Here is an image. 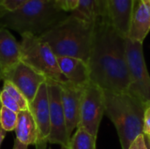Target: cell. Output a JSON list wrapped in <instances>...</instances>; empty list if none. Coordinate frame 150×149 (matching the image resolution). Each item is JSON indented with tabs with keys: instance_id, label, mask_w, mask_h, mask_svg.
Wrapping results in <instances>:
<instances>
[{
	"instance_id": "1f68e13d",
	"label": "cell",
	"mask_w": 150,
	"mask_h": 149,
	"mask_svg": "<svg viewBox=\"0 0 150 149\" xmlns=\"http://www.w3.org/2000/svg\"><path fill=\"white\" fill-rule=\"evenodd\" d=\"M48 149H50V148H48ZM60 149H69V148H65V147H61Z\"/></svg>"
},
{
	"instance_id": "e0dca14e",
	"label": "cell",
	"mask_w": 150,
	"mask_h": 149,
	"mask_svg": "<svg viewBox=\"0 0 150 149\" xmlns=\"http://www.w3.org/2000/svg\"><path fill=\"white\" fill-rule=\"evenodd\" d=\"M103 10H105L103 0H79L77 8L71 13L89 22H94L96 17L104 11Z\"/></svg>"
},
{
	"instance_id": "f1b7e54d",
	"label": "cell",
	"mask_w": 150,
	"mask_h": 149,
	"mask_svg": "<svg viewBox=\"0 0 150 149\" xmlns=\"http://www.w3.org/2000/svg\"><path fill=\"white\" fill-rule=\"evenodd\" d=\"M47 143H38L35 147L36 149H47Z\"/></svg>"
},
{
	"instance_id": "277c9868",
	"label": "cell",
	"mask_w": 150,
	"mask_h": 149,
	"mask_svg": "<svg viewBox=\"0 0 150 149\" xmlns=\"http://www.w3.org/2000/svg\"><path fill=\"white\" fill-rule=\"evenodd\" d=\"M94 22H89L73 13L40 37L48 44L57 57L68 56L88 61Z\"/></svg>"
},
{
	"instance_id": "ffe728a7",
	"label": "cell",
	"mask_w": 150,
	"mask_h": 149,
	"mask_svg": "<svg viewBox=\"0 0 150 149\" xmlns=\"http://www.w3.org/2000/svg\"><path fill=\"white\" fill-rule=\"evenodd\" d=\"M2 89L6 90L8 94L17 102L21 111H26L29 110V102L25 98V97L20 92V90L11 82L4 80L3 82Z\"/></svg>"
},
{
	"instance_id": "f546056e",
	"label": "cell",
	"mask_w": 150,
	"mask_h": 149,
	"mask_svg": "<svg viewBox=\"0 0 150 149\" xmlns=\"http://www.w3.org/2000/svg\"><path fill=\"white\" fill-rule=\"evenodd\" d=\"M4 81V74H3V71L0 68V83Z\"/></svg>"
},
{
	"instance_id": "5bb4252c",
	"label": "cell",
	"mask_w": 150,
	"mask_h": 149,
	"mask_svg": "<svg viewBox=\"0 0 150 149\" xmlns=\"http://www.w3.org/2000/svg\"><path fill=\"white\" fill-rule=\"evenodd\" d=\"M21 61L20 44L7 28L0 29V68L4 76Z\"/></svg>"
},
{
	"instance_id": "9a60e30c",
	"label": "cell",
	"mask_w": 150,
	"mask_h": 149,
	"mask_svg": "<svg viewBox=\"0 0 150 149\" xmlns=\"http://www.w3.org/2000/svg\"><path fill=\"white\" fill-rule=\"evenodd\" d=\"M57 61L65 79L79 87H85L91 82V74L88 63L81 59L61 56Z\"/></svg>"
},
{
	"instance_id": "7a4b0ae2",
	"label": "cell",
	"mask_w": 150,
	"mask_h": 149,
	"mask_svg": "<svg viewBox=\"0 0 150 149\" xmlns=\"http://www.w3.org/2000/svg\"><path fill=\"white\" fill-rule=\"evenodd\" d=\"M69 15L55 0H31L13 11H4L0 21L3 27L20 35L40 36Z\"/></svg>"
},
{
	"instance_id": "cb8c5ba5",
	"label": "cell",
	"mask_w": 150,
	"mask_h": 149,
	"mask_svg": "<svg viewBox=\"0 0 150 149\" xmlns=\"http://www.w3.org/2000/svg\"><path fill=\"white\" fill-rule=\"evenodd\" d=\"M128 149H148L147 145H146V141H145V138H144V134L142 133V134L139 135L134 141V142L130 145Z\"/></svg>"
},
{
	"instance_id": "7402d4cb",
	"label": "cell",
	"mask_w": 150,
	"mask_h": 149,
	"mask_svg": "<svg viewBox=\"0 0 150 149\" xmlns=\"http://www.w3.org/2000/svg\"><path fill=\"white\" fill-rule=\"evenodd\" d=\"M31 0H0V4L6 11H13Z\"/></svg>"
},
{
	"instance_id": "9c48e42d",
	"label": "cell",
	"mask_w": 150,
	"mask_h": 149,
	"mask_svg": "<svg viewBox=\"0 0 150 149\" xmlns=\"http://www.w3.org/2000/svg\"><path fill=\"white\" fill-rule=\"evenodd\" d=\"M4 80L14 84L30 104L35 97L40 85L47 81V78L27 64L20 61L4 76Z\"/></svg>"
},
{
	"instance_id": "30bf717a",
	"label": "cell",
	"mask_w": 150,
	"mask_h": 149,
	"mask_svg": "<svg viewBox=\"0 0 150 149\" xmlns=\"http://www.w3.org/2000/svg\"><path fill=\"white\" fill-rule=\"evenodd\" d=\"M62 103L64 111L67 133L70 139L78 126L80 118V105L84 87L76 86L68 81L61 83Z\"/></svg>"
},
{
	"instance_id": "8fae6325",
	"label": "cell",
	"mask_w": 150,
	"mask_h": 149,
	"mask_svg": "<svg viewBox=\"0 0 150 149\" xmlns=\"http://www.w3.org/2000/svg\"><path fill=\"white\" fill-rule=\"evenodd\" d=\"M31 112L39 133L38 143H48L50 134V108L47 81L40 85L33 100L29 104Z\"/></svg>"
},
{
	"instance_id": "603a6c76",
	"label": "cell",
	"mask_w": 150,
	"mask_h": 149,
	"mask_svg": "<svg viewBox=\"0 0 150 149\" xmlns=\"http://www.w3.org/2000/svg\"><path fill=\"white\" fill-rule=\"evenodd\" d=\"M79 0H60L59 5L68 12H73L78 6Z\"/></svg>"
},
{
	"instance_id": "2e32d148",
	"label": "cell",
	"mask_w": 150,
	"mask_h": 149,
	"mask_svg": "<svg viewBox=\"0 0 150 149\" xmlns=\"http://www.w3.org/2000/svg\"><path fill=\"white\" fill-rule=\"evenodd\" d=\"M16 139L26 145L36 146L39 142V133L34 119L29 110L18 113V122L15 128Z\"/></svg>"
},
{
	"instance_id": "83f0119b",
	"label": "cell",
	"mask_w": 150,
	"mask_h": 149,
	"mask_svg": "<svg viewBox=\"0 0 150 149\" xmlns=\"http://www.w3.org/2000/svg\"><path fill=\"white\" fill-rule=\"evenodd\" d=\"M143 134H144V133H143ZM144 138H145L147 148L150 149V135H149V134H144Z\"/></svg>"
},
{
	"instance_id": "52a82bcc",
	"label": "cell",
	"mask_w": 150,
	"mask_h": 149,
	"mask_svg": "<svg viewBox=\"0 0 150 149\" xmlns=\"http://www.w3.org/2000/svg\"><path fill=\"white\" fill-rule=\"evenodd\" d=\"M105 112V90L91 81L83 90L78 126L97 138Z\"/></svg>"
},
{
	"instance_id": "484cf974",
	"label": "cell",
	"mask_w": 150,
	"mask_h": 149,
	"mask_svg": "<svg viewBox=\"0 0 150 149\" xmlns=\"http://www.w3.org/2000/svg\"><path fill=\"white\" fill-rule=\"evenodd\" d=\"M12 149H28V146L19 142L17 139H15L14 142H13V147Z\"/></svg>"
},
{
	"instance_id": "d6a6232c",
	"label": "cell",
	"mask_w": 150,
	"mask_h": 149,
	"mask_svg": "<svg viewBox=\"0 0 150 149\" xmlns=\"http://www.w3.org/2000/svg\"><path fill=\"white\" fill-rule=\"evenodd\" d=\"M55 1H56L57 3H59V1H60V0H55Z\"/></svg>"
},
{
	"instance_id": "5b68a950",
	"label": "cell",
	"mask_w": 150,
	"mask_h": 149,
	"mask_svg": "<svg viewBox=\"0 0 150 149\" xmlns=\"http://www.w3.org/2000/svg\"><path fill=\"white\" fill-rule=\"evenodd\" d=\"M21 61L30 66L47 79L63 83L67 80L61 72L57 56L40 36L30 33L21 35Z\"/></svg>"
},
{
	"instance_id": "44dd1931",
	"label": "cell",
	"mask_w": 150,
	"mask_h": 149,
	"mask_svg": "<svg viewBox=\"0 0 150 149\" xmlns=\"http://www.w3.org/2000/svg\"><path fill=\"white\" fill-rule=\"evenodd\" d=\"M0 105L1 106H4L17 113H18L21 111L17 102L4 89L0 90Z\"/></svg>"
},
{
	"instance_id": "d6986e66",
	"label": "cell",
	"mask_w": 150,
	"mask_h": 149,
	"mask_svg": "<svg viewBox=\"0 0 150 149\" xmlns=\"http://www.w3.org/2000/svg\"><path fill=\"white\" fill-rule=\"evenodd\" d=\"M18 122V113L4 107L0 106V128L5 132L15 131Z\"/></svg>"
},
{
	"instance_id": "7c38bea8",
	"label": "cell",
	"mask_w": 150,
	"mask_h": 149,
	"mask_svg": "<svg viewBox=\"0 0 150 149\" xmlns=\"http://www.w3.org/2000/svg\"><path fill=\"white\" fill-rule=\"evenodd\" d=\"M106 16L112 25L127 37L134 0H103Z\"/></svg>"
},
{
	"instance_id": "ac0fdd59",
	"label": "cell",
	"mask_w": 150,
	"mask_h": 149,
	"mask_svg": "<svg viewBox=\"0 0 150 149\" xmlns=\"http://www.w3.org/2000/svg\"><path fill=\"white\" fill-rule=\"evenodd\" d=\"M97 138L83 127H77L69 141V149H96Z\"/></svg>"
},
{
	"instance_id": "6da1fadb",
	"label": "cell",
	"mask_w": 150,
	"mask_h": 149,
	"mask_svg": "<svg viewBox=\"0 0 150 149\" xmlns=\"http://www.w3.org/2000/svg\"><path fill=\"white\" fill-rule=\"evenodd\" d=\"M87 63L91 81L104 90H128L126 37L112 25L106 16H98L94 20L93 37Z\"/></svg>"
},
{
	"instance_id": "d4e9b609",
	"label": "cell",
	"mask_w": 150,
	"mask_h": 149,
	"mask_svg": "<svg viewBox=\"0 0 150 149\" xmlns=\"http://www.w3.org/2000/svg\"><path fill=\"white\" fill-rule=\"evenodd\" d=\"M143 133L150 135V106L146 109L144 115V125H143Z\"/></svg>"
},
{
	"instance_id": "4fadbf2b",
	"label": "cell",
	"mask_w": 150,
	"mask_h": 149,
	"mask_svg": "<svg viewBox=\"0 0 150 149\" xmlns=\"http://www.w3.org/2000/svg\"><path fill=\"white\" fill-rule=\"evenodd\" d=\"M150 32V0H134L128 39L143 42Z\"/></svg>"
},
{
	"instance_id": "8992f818",
	"label": "cell",
	"mask_w": 150,
	"mask_h": 149,
	"mask_svg": "<svg viewBox=\"0 0 150 149\" xmlns=\"http://www.w3.org/2000/svg\"><path fill=\"white\" fill-rule=\"evenodd\" d=\"M126 53L129 73L128 91L150 106V76L143 53V42L126 38Z\"/></svg>"
},
{
	"instance_id": "3957f363",
	"label": "cell",
	"mask_w": 150,
	"mask_h": 149,
	"mask_svg": "<svg viewBox=\"0 0 150 149\" xmlns=\"http://www.w3.org/2000/svg\"><path fill=\"white\" fill-rule=\"evenodd\" d=\"M105 113L114 125L122 149H128L134 141L143 133L144 115L149 107L130 93L105 90Z\"/></svg>"
},
{
	"instance_id": "4316f807",
	"label": "cell",
	"mask_w": 150,
	"mask_h": 149,
	"mask_svg": "<svg viewBox=\"0 0 150 149\" xmlns=\"http://www.w3.org/2000/svg\"><path fill=\"white\" fill-rule=\"evenodd\" d=\"M5 135H6V132L4 131L2 128H0V147H1V145H2V143H3V141H4V138H5Z\"/></svg>"
},
{
	"instance_id": "4dcf8cb0",
	"label": "cell",
	"mask_w": 150,
	"mask_h": 149,
	"mask_svg": "<svg viewBox=\"0 0 150 149\" xmlns=\"http://www.w3.org/2000/svg\"><path fill=\"white\" fill-rule=\"evenodd\" d=\"M4 11L0 12V15H1V14H2V13L4 12ZM1 28H3V25H2V24H1V21H0V29H1Z\"/></svg>"
},
{
	"instance_id": "ba28073f",
	"label": "cell",
	"mask_w": 150,
	"mask_h": 149,
	"mask_svg": "<svg viewBox=\"0 0 150 149\" xmlns=\"http://www.w3.org/2000/svg\"><path fill=\"white\" fill-rule=\"evenodd\" d=\"M50 108V134L48 143L69 148L70 139L68 136L66 119L62 103L60 83L47 79Z\"/></svg>"
}]
</instances>
